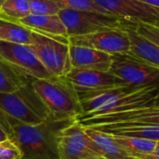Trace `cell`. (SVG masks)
Returning <instances> with one entry per match:
<instances>
[{"label": "cell", "mask_w": 159, "mask_h": 159, "mask_svg": "<svg viewBox=\"0 0 159 159\" xmlns=\"http://www.w3.org/2000/svg\"><path fill=\"white\" fill-rule=\"evenodd\" d=\"M110 73L134 87H153L159 89V69L131 53L112 55Z\"/></svg>", "instance_id": "cell-4"}, {"label": "cell", "mask_w": 159, "mask_h": 159, "mask_svg": "<svg viewBox=\"0 0 159 159\" xmlns=\"http://www.w3.org/2000/svg\"><path fill=\"white\" fill-rule=\"evenodd\" d=\"M23 26L34 32L56 39L61 43L69 44V35L67 29L58 14L56 15H33L18 21Z\"/></svg>", "instance_id": "cell-14"}, {"label": "cell", "mask_w": 159, "mask_h": 159, "mask_svg": "<svg viewBox=\"0 0 159 159\" xmlns=\"http://www.w3.org/2000/svg\"><path fill=\"white\" fill-rule=\"evenodd\" d=\"M60 159H96L103 157L96 143L77 121L65 128L58 137ZM104 158V157H103Z\"/></svg>", "instance_id": "cell-8"}, {"label": "cell", "mask_w": 159, "mask_h": 159, "mask_svg": "<svg viewBox=\"0 0 159 159\" xmlns=\"http://www.w3.org/2000/svg\"><path fill=\"white\" fill-rule=\"evenodd\" d=\"M112 15L132 22L155 23L159 20V8L139 0H92Z\"/></svg>", "instance_id": "cell-11"}, {"label": "cell", "mask_w": 159, "mask_h": 159, "mask_svg": "<svg viewBox=\"0 0 159 159\" xmlns=\"http://www.w3.org/2000/svg\"><path fill=\"white\" fill-rule=\"evenodd\" d=\"M69 44L94 48L110 55L130 51V41L125 28H108L89 34L70 36Z\"/></svg>", "instance_id": "cell-9"}, {"label": "cell", "mask_w": 159, "mask_h": 159, "mask_svg": "<svg viewBox=\"0 0 159 159\" xmlns=\"http://www.w3.org/2000/svg\"><path fill=\"white\" fill-rule=\"evenodd\" d=\"M112 136L131 157L137 159H139V157L143 155L153 152L157 145V142L155 141L117 135Z\"/></svg>", "instance_id": "cell-19"}, {"label": "cell", "mask_w": 159, "mask_h": 159, "mask_svg": "<svg viewBox=\"0 0 159 159\" xmlns=\"http://www.w3.org/2000/svg\"><path fill=\"white\" fill-rule=\"evenodd\" d=\"M0 159H22L20 149L9 140L0 143Z\"/></svg>", "instance_id": "cell-25"}, {"label": "cell", "mask_w": 159, "mask_h": 159, "mask_svg": "<svg viewBox=\"0 0 159 159\" xmlns=\"http://www.w3.org/2000/svg\"><path fill=\"white\" fill-rule=\"evenodd\" d=\"M87 135L96 143L105 159H137L131 157L111 134L84 128Z\"/></svg>", "instance_id": "cell-17"}, {"label": "cell", "mask_w": 159, "mask_h": 159, "mask_svg": "<svg viewBox=\"0 0 159 159\" xmlns=\"http://www.w3.org/2000/svg\"><path fill=\"white\" fill-rule=\"evenodd\" d=\"M58 15L63 21L69 37L89 34L108 28H125L131 22L112 15L71 8H62Z\"/></svg>", "instance_id": "cell-5"}, {"label": "cell", "mask_w": 159, "mask_h": 159, "mask_svg": "<svg viewBox=\"0 0 159 159\" xmlns=\"http://www.w3.org/2000/svg\"><path fill=\"white\" fill-rule=\"evenodd\" d=\"M154 25H156V26H159V20H157V21H156L155 23H153Z\"/></svg>", "instance_id": "cell-31"}, {"label": "cell", "mask_w": 159, "mask_h": 159, "mask_svg": "<svg viewBox=\"0 0 159 159\" xmlns=\"http://www.w3.org/2000/svg\"><path fill=\"white\" fill-rule=\"evenodd\" d=\"M7 0H0V8H1V7H2V5L6 2Z\"/></svg>", "instance_id": "cell-30"}, {"label": "cell", "mask_w": 159, "mask_h": 159, "mask_svg": "<svg viewBox=\"0 0 159 159\" xmlns=\"http://www.w3.org/2000/svg\"><path fill=\"white\" fill-rule=\"evenodd\" d=\"M149 103H150V104H153V105H155V106L159 107V89H157V94L155 95V97L153 98V100H152Z\"/></svg>", "instance_id": "cell-28"}, {"label": "cell", "mask_w": 159, "mask_h": 159, "mask_svg": "<svg viewBox=\"0 0 159 159\" xmlns=\"http://www.w3.org/2000/svg\"><path fill=\"white\" fill-rule=\"evenodd\" d=\"M136 32L159 47V26L145 22H134Z\"/></svg>", "instance_id": "cell-24"}, {"label": "cell", "mask_w": 159, "mask_h": 159, "mask_svg": "<svg viewBox=\"0 0 159 159\" xmlns=\"http://www.w3.org/2000/svg\"><path fill=\"white\" fill-rule=\"evenodd\" d=\"M32 81V80H31ZM31 81L14 92L0 93V111L27 125H38L51 116Z\"/></svg>", "instance_id": "cell-3"}, {"label": "cell", "mask_w": 159, "mask_h": 159, "mask_svg": "<svg viewBox=\"0 0 159 159\" xmlns=\"http://www.w3.org/2000/svg\"><path fill=\"white\" fill-rule=\"evenodd\" d=\"M77 122L84 128H89L99 125L159 126V107L147 103L119 113L81 119L77 120Z\"/></svg>", "instance_id": "cell-10"}, {"label": "cell", "mask_w": 159, "mask_h": 159, "mask_svg": "<svg viewBox=\"0 0 159 159\" xmlns=\"http://www.w3.org/2000/svg\"><path fill=\"white\" fill-rule=\"evenodd\" d=\"M29 4L33 15H56L62 9L54 0H29Z\"/></svg>", "instance_id": "cell-22"}, {"label": "cell", "mask_w": 159, "mask_h": 159, "mask_svg": "<svg viewBox=\"0 0 159 159\" xmlns=\"http://www.w3.org/2000/svg\"><path fill=\"white\" fill-rule=\"evenodd\" d=\"M64 77L76 90H100L128 85L110 72L96 70L72 68Z\"/></svg>", "instance_id": "cell-12"}, {"label": "cell", "mask_w": 159, "mask_h": 159, "mask_svg": "<svg viewBox=\"0 0 159 159\" xmlns=\"http://www.w3.org/2000/svg\"><path fill=\"white\" fill-rule=\"evenodd\" d=\"M0 60L18 74L30 79L50 78L29 45L0 41Z\"/></svg>", "instance_id": "cell-7"}, {"label": "cell", "mask_w": 159, "mask_h": 159, "mask_svg": "<svg viewBox=\"0 0 159 159\" xmlns=\"http://www.w3.org/2000/svg\"><path fill=\"white\" fill-rule=\"evenodd\" d=\"M125 30L127 31L130 41L129 53L159 69L158 46L139 34L134 28V22L132 21L125 27Z\"/></svg>", "instance_id": "cell-15"}, {"label": "cell", "mask_w": 159, "mask_h": 159, "mask_svg": "<svg viewBox=\"0 0 159 159\" xmlns=\"http://www.w3.org/2000/svg\"><path fill=\"white\" fill-rule=\"evenodd\" d=\"M69 54L72 68L109 72L113 56L87 47L69 44Z\"/></svg>", "instance_id": "cell-13"}, {"label": "cell", "mask_w": 159, "mask_h": 159, "mask_svg": "<svg viewBox=\"0 0 159 159\" xmlns=\"http://www.w3.org/2000/svg\"><path fill=\"white\" fill-rule=\"evenodd\" d=\"M143 3H145V4H148L152 7H158L159 8V0H139Z\"/></svg>", "instance_id": "cell-27"}, {"label": "cell", "mask_w": 159, "mask_h": 159, "mask_svg": "<svg viewBox=\"0 0 159 159\" xmlns=\"http://www.w3.org/2000/svg\"><path fill=\"white\" fill-rule=\"evenodd\" d=\"M30 14L29 0H7L0 8V18L16 22Z\"/></svg>", "instance_id": "cell-21"}, {"label": "cell", "mask_w": 159, "mask_h": 159, "mask_svg": "<svg viewBox=\"0 0 159 159\" xmlns=\"http://www.w3.org/2000/svg\"><path fill=\"white\" fill-rule=\"evenodd\" d=\"M90 129L108 133L111 135L140 138L149 141L159 142V126L152 125H128V126H111L99 125L89 127Z\"/></svg>", "instance_id": "cell-16"}, {"label": "cell", "mask_w": 159, "mask_h": 159, "mask_svg": "<svg viewBox=\"0 0 159 159\" xmlns=\"http://www.w3.org/2000/svg\"><path fill=\"white\" fill-rule=\"evenodd\" d=\"M31 80L18 74L0 60V93L14 92Z\"/></svg>", "instance_id": "cell-20"}, {"label": "cell", "mask_w": 159, "mask_h": 159, "mask_svg": "<svg viewBox=\"0 0 159 159\" xmlns=\"http://www.w3.org/2000/svg\"><path fill=\"white\" fill-rule=\"evenodd\" d=\"M61 5L62 8H71L76 10H86V11H94L106 15H112L102 7L96 5L92 0H54ZM114 16V15H112Z\"/></svg>", "instance_id": "cell-23"}, {"label": "cell", "mask_w": 159, "mask_h": 159, "mask_svg": "<svg viewBox=\"0 0 159 159\" xmlns=\"http://www.w3.org/2000/svg\"><path fill=\"white\" fill-rule=\"evenodd\" d=\"M139 159H159V142H157L156 148L153 152L141 156Z\"/></svg>", "instance_id": "cell-26"}, {"label": "cell", "mask_w": 159, "mask_h": 159, "mask_svg": "<svg viewBox=\"0 0 159 159\" xmlns=\"http://www.w3.org/2000/svg\"><path fill=\"white\" fill-rule=\"evenodd\" d=\"M6 140H8V139H7V136L6 132L4 131V129L0 127V143H1V142H4V141H6Z\"/></svg>", "instance_id": "cell-29"}, {"label": "cell", "mask_w": 159, "mask_h": 159, "mask_svg": "<svg viewBox=\"0 0 159 159\" xmlns=\"http://www.w3.org/2000/svg\"><path fill=\"white\" fill-rule=\"evenodd\" d=\"M34 31L22 24L0 18V41L30 45L33 40Z\"/></svg>", "instance_id": "cell-18"}, {"label": "cell", "mask_w": 159, "mask_h": 159, "mask_svg": "<svg viewBox=\"0 0 159 159\" xmlns=\"http://www.w3.org/2000/svg\"><path fill=\"white\" fill-rule=\"evenodd\" d=\"M96 159H105V158H103V157H99V158H96Z\"/></svg>", "instance_id": "cell-32"}, {"label": "cell", "mask_w": 159, "mask_h": 159, "mask_svg": "<svg viewBox=\"0 0 159 159\" xmlns=\"http://www.w3.org/2000/svg\"><path fill=\"white\" fill-rule=\"evenodd\" d=\"M75 121V118L56 119L51 116L38 125H27L0 111V127L20 149L22 159H60L58 137Z\"/></svg>", "instance_id": "cell-1"}, {"label": "cell", "mask_w": 159, "mask_h": 159, "mask_svg": "<svg viewBox=\"0 0 159 159\" xmlns=\"http://www.w3.org/2000/svg\"><path fill=\"white\" fill-rule=\"evenodd\" d=\"M29 46L52 76L62 77L71 71L69 44L34 32L32 43Z\"/></svg>", "instance_id": "cell-6"}, {"label": "cell", "mask_w": 159, "mask_h": 159, "mask_svg": "<svg viewBox=\"0 0 159 159\" xmlns=\"http://www.w3.org/2000/svg\"><path fill=\"white\" fill-rule=\"evenodd\" d=\"M32 86L56 119L75 118L82 115V107L75 87L64 77L32 79Z\"/></svg>", "instance_id": "cell-2"}]
</instances>
